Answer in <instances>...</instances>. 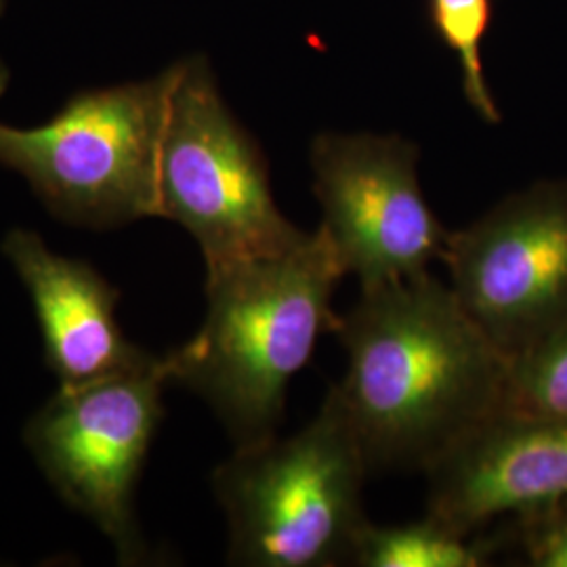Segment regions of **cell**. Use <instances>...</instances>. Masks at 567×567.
<instances>
[{
	"mask_svg": "<svg viewBox=\"0 0 567 567\" xmlns=\"http://www.w3.org/2000/svg\"><path fill=\"white\" fill-rule=\"evenodd\" d=\"M334 334L347 372L332 391L370 471L425 473L507 408L511 358L429 271L362 288Z\"/></svg>",
	"mask_w": 567,
	"mask_h": 567,
	"instance_id": "cell-1",
	"label": "cell"
},
{
	"mask_svg": "<svg viewBox=\"0 0 567 567\" xmlns=\"http://www.w3.org/2000/svg\"><path fill=\"white\" fill-rule=\"evenodd\" d=\"M343 278L320 227L278 255L206 267V316L164 355L168 381L200 395L236 447L278 435L288 386L339 324Z\"/></svg>",
	"mask_w": 567,
	"mask_h": 567,
	"instance_id": "cell-2",
	"label": "cell"
},
{
	"mask_svg": "<svg viewBox=\"0 0 567 567\" xmlns=\"http://www.w3.org/2000/svg\"><path fill=\"white\" fill-rule=\"evenodd\" d=\"M362 444L330 389L316 419L290 437H269L215 468L224 508L227 561L246 567L351 564L368 524L362 503L370 475Z\"/></svg>",
	"mask_w": 567,
	"mask_h": 567,
	"instance_id": "cell-3",
	"label": "cell"
},
{
	"mask_svg": "<svg viewBox=\"0 0 567 567\" xmlns=\"http://www.w3.org/2000/svg\"><path fill=\"white\" fill-rule=\"evenodd\" d=\"M177 63L81 91L32 128L0 122V164L63 224L110 229L161 217L158 168Z\"/></svg>",
	"mask_w": 567,
	"mask_h": 567,
	"instance_id": "cell-4",
	"label": "cell"
},
{
	"mask_svg": "<svg viewBox=\"0 0 567 567\" xmlns=\"http://www.w3.org/2000/svg\"><path fill=\"white\" fill-rule=\"evenodd\" d=\"M158 192L161 219L182 225L206 267L278 255L309 236L278 208L264 152L231 114L204 55L177 61Z\"/></svg>",
	"mask_w": 567,
	"mask_h": 567,
	"instance_id": "cell-5",
	"label": "cell"
},
{
	"mask_svg": "<svg viewBox=\"0 0 567 567\" xmlns=\"http://www.w3.org/2000/svg\"><path fill=\"white\" fill-rule=\"evenodd\" d=\"M164 358L81 386H60L25 426V444L55 492L102 529L121 564L147 559L135 517L143 465L164 419Z\"/></svg>",
	"mask_w": 567,
	"mask_h": 567,
	"instance_id": "cell-6",
	"label": "cell"
},
{
	"mask_svg": "<svg viewBox=\"0 0 567 567\" xmlns=\"http://www.w3.org/2000/svg\"><path fill=\"white\" fill-rule=\"evenodd\" d=\"M419 158L400 135L320 133L309 145L318 227L360 288L421 276L446 257L452 231L425 200Z\"/></svg>",
	"mask_w": 567,
	"mask_h": 567,
	"instance_id": "cell-7",
	"label": "cell"
},
{
	"mask_svg": "<svg viewBox=\"0 0 567 567\" xmlns=\"http://www.w3.org/2000/svg\"><path fill=\"white\" fill-rule=\"evenodd\" d=\"M442 264L473 322L517 358L567 320V182L515 192L452 231Z\"/></svg>",
	"mask_w": 567,
	"mask_h": 567,
	"instance_id": "cell-8",
	"label": "cell"
},
{
	"mask_svg": "<svg viewBox=\"0 0 567 567\" xmlns=\"http://www.w3.org/2000/svg\"><path fill=\"white\" fill-rule=\"evenodd\" d=\"M426 513L475 536L567 498V419L501 410L425 468Z\"/></svg>",
	"mask_w": 567,
	"mask_h": 567,
	"instance_id": "cell-9",
	"label": "cell"
},
{
	"mask_svg": "<svg viewBox=\"0 0 567 567\" xmlns=\"http://www.w3.org/2000/svg\"><path fill=\"white\" fill-rule=\"evenodd\" d=\"M0 248L32 299L44 360L60 386L95 383L154 358L122 332L121 292L97 269L53 252L37 231L21 227L11 229Z\"/></svg>",
	"mask_w": 567,
	"mask_h": 567,
	"instance_id": "cell-10",
	"label": "cell"
},
{
	"mask_svg": "<svg viewBox=\"0 0 567 567\" xmlns=\"http://www.w3.org/2000/svg\"><path fill=\"white\" fill-rule=\"evenodd\" d=\"M503 536H468L426 513L423 519L377 526L365 524L351 553L360 567H480L487 566Z\"/></svg>",
	"mask_w": 567,
	"mask_h": 567,
	"instance_id": "cell-11",
	"label": "cell"
},
{
	"mask_svg": "<svg viewBox=\"0 0 567 567\" xmlns=\"http://www.w3.org/2000/svg\"><path fill=\"white\" fill-rule=\"evenodd\" d=\"M505 410L567 419V320L511 360Z\"/></svg>",
	"mask_w": 567,
	"mask_h": 567,
	"instance_id": "cell-12",
	"label": "cell"
},
{
	"mask_svg": "<svg viewBox=\"0 0 567 567\" xmlns=\"http://www.w3.org/2000/svg\"><path fill=\"white\" fill-rule=\"evenodd\" d=\"M431 20L440 37L456 53L463 89L468 105L489 124L501 122V112L489 93L484 63H482V41L492 21V0H429Z\"/></svg>",
	"mask_w": 567,
	"mask_h": 567,
	"instance_id": "cell-13",
	"label": "cell"
},
{
	"mask_svg": "<svg viewBox=\"0 0 567 567\" xmlns=\"http://www.w3.org/2000/svg\"><path fill=\"white\" fill-rule=\"evenodd\" d=\"M517 534L529 566L567 567V498L517 517Z\"/></svg>",
	"mask_w": 567,
	"mask_h": 567,
	"instance_id": "cell-14",
	"label": "cell"
},
{
	"mask_svg": "<svg viewBox=\"0 0 567 567\" xmlns=\"http://www.w3.org/2000/svg\"><path fill=\"white\" fill-rule=\"evenodd\" d=\"M9 82H11V70H9V65L4 61L0 60V97L4 95Z\"/></svg>",
	"mask_w": 567,
	"mask_h": 567,
	"instance_id": "cell-15",
	"label": "cell"
},
{
	"mask_svg": "<svg viewBox=\"0 0 567 567\" xmlns=\"http://www.w3.org/2000/svg\"><path fill=\"white\" fill-rule=\"evenodd\" d=\"M2 7H4V0H0V13H2Z\"/></svg>",
	"mask_w": 567,
	"mask_h": 567,
	"instance_id": "cell-16",
	"label": "cell"
}]
</instances>
